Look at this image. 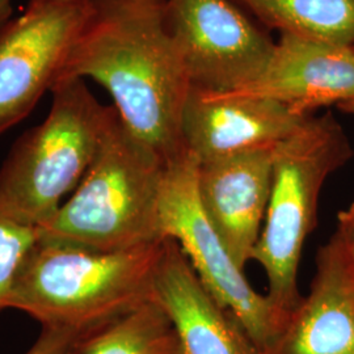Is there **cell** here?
I'll return each instance as SVG.
<instances>
[{"label": "cell", "mask_w": 354, "mask_h": 354, "mask_svg": "<svg viewBox=\"0 0 354 354\" xmlns=\"http://www.w3.org/2000/svg\"><path fill=\"white\" fill-rule=\"evenodd\" d=\"M12 13L11 0H0V26L6 24L12 17Z\"/></svg>", "instance_id": "d6986e66"}, {"label": "cell", "mask_w": 354, "mask_h": 354, "mask_svg": "<svg viewBox=\"0 0 354 354\" xmlns=\"http://www.w3.org/2000/svg\"><path fill=\"white\" fill-rule=\"evenodd\" d=\"M353 153L349 137L330 112L311 114L273 149L270 197L252 261L266 272L268 299L286 317L304 299L299 263L317 226L323 185Z\"/></svg>", "instance_id": "277c9868"}, {"label": "cell", "mask_w": 354, "mask_h": 354, "mask_svg": "<svg viewBox=\"0 0 354 354\" xmlns=\"http://www.w3.org/2000/svg\"><path fill=\"white\" fill-rule=\"evenodd\" d=\"M153 299L171 319L184 353L261 354L172 239H165L156 266Z\"/></svg>", "instance_id": "4fadbf2b"}, {"label": "cell", "mask_w": 354, "mask_h": 354, "mask_svg": "<svg viewBox=\"0 0 354 354\" xmlns=\"http://www.w3.org/2000/svg\"><path fill=\"white\" fill-rule=\"evenodd\" d=\"M228 93L276 100L304 115L354 102V48L279 35L263 74Z\"/></svg>", "instance_id": "8fae6325"}, {"label": "cell", "mask_w": 354, "mask_h": 354, "mask_svg": "<svg viewBox=\"0 0 354 354\" xmlns=\"http://www.w3.org/2000/svg\"><path fill=\"white\" fill-rule=\"evenodd\" d=\"M198 160L181 152L165 165L159 205L160 231L176 241L203 285L235 317L261 354L279 340L289 317L253 289L234 261L197 196Z\"/></svg>", "instance_id": "8992f818"}, {"label": "cell", "mask_w": 354, "mask_h": 354, "mask_svg": "<svg viewBox=\"0 0 354 354\" xmlns=\"http://www.w3.org/2000/svg\"><path fill=\"white\" fill-rule=\"evenodd\" d=\"M68 77H89L106 89L124 125L165 163L185 151L181 125L192 84L163 4L95 0L58 83Z\"/></svg>", "instance_id": "6da1fadb"}, {"label": "cell", "mask_w": 354, "mask_h": 354, "mask_svg": "<svg viewBox=\"0 0 354 354\" xmlns=\"http://www.w3.org/2000/svg\"><path fill=\"white\" fill-rule=\"evenodd\" d=\"M266 97L190 88L183 142L200 163L274 149L310 117Z\"/></svg>", "instance_id": "9c48e42d"}, {"label": "cell", "mask_w": 354, "mask_h": 354, "mask_svg": "<svg viewBox=\"0 0 354 354\" xmlns=\"http://www.w3.org/2000/svg\"><path fill=\"white\" fill-rule=\"evenodd\" d=\"M140 1H146V3H152V4H163L165 0H140Z\"/></svg>", "instance_id": "44dd1931"}, {"label": "cell", "mask_w": 354, "mask_h": 354, "mask_svg": "<svg viewBox=\"0 0 354 354\" xmlns=\"http://www.w3.org/2000/svg\"><path fill=\"white\" fill-rule=\"evenodd\" d=\"M337 108L342 111V112H345V113L354 115V102H344L342 105H339Z\"/></svg>", "instance_id": "ffe728a7"}, {"label": "cell", "mask_w": 354, "mask_h": 354, "mask_svg": "<svg viewBox=\"0 0 354 354\" xmlns=\"http://www.w3.org/2000/svg\"><path fill=\"white\" fill-rule=\"evenodd\" d=\"M86 332L75 329L42 327L36 342L26 354H70L77 339Z\"/></svg>", "instance_id": "e0dca14e"}, {"label": "cell", "mask_w": 354, "mask_h": 354, "mask_svg": "<svg viewBox=\"0 0 354 354\" xmlns=\"http://www.w3.org/2000/svg\"><path fill=\"white\" fill-rule=\"evenodd\" d=\"M93 10L95 0H30L0 26V134L57 86Z\"/></svg>", "instance_id": "ba28073f"}, {"label": "cell", "mask_w": 354, "mask_h": 354, "mask_svg": "<svg viewBox=\"0 0 354 354\" xmlns=\"http://www.w3.org/2000/svg\"><path fill=\"white\" fill-rule=\"evenodd\" d=\"M42 124L13 145L0 167V212L32 227L46 225L88 171L113 114L84 83L61 80Z\"/></svg>", "instance_id": "5b68a950"}, {"label": "cell", "mask_w": 354, "mask_h": 354, "mask_svg": "<svg viewBox=\"0 0 354 354\" xmlns=\"http://www.w3.org/2000/svg\"><path fill=\"white\" fill-rule=\"evenodd\" d=\"M37 241V228L0 212V313L10 308L16 276Z\"/></svg>", "instance_id": "2e32d148"}, {"label": "cell", "mask_w": 354, "mask_h": 354, "mask_svg": "<svg viewBox=\"0 0 354 354\" xmlns=\"http://www.w3.org/2000/svg\"><path fill=\"white\" fill-rule=\"evenodd\" d=\"M165 241L100 252L38 239L16 276L10 308L48 328L102 327L153 299Z\"/></svg>", "instance_id": "3957f363"}, {"label": "cell", "mask_w": 354, "mask_h": 354, "mask_svg": "<svg viewBox=\"0 0 354 354\" xmlns=\"http://www.w3.org/2000/svg\"><path fill=\"white\" fill-rule=\"evenodd\" d=\"M273 149L198 162L197 196L203 213L244 269L266 221L272 189Z\"/></svg>", "instance_id": "30bf717a"}, {"label": "cell", "mask_w": 354, "mask_h": 354, "mask_svg": "<svg viewBox=\"0 0 354 354\" xmlns=\"http://www.w3.org/2000/svg\"><path fill=\"white\" fill-rule=\"evenodd\" d=\"M70 354H185L171 319L155 299L83 333Z\"/></svg>", "instance_id": "9a60e30c"}, {"label": "cell", "mask_w": 354, "mask_h": 354, "mask_svg": "<svg viewBox=\"0 0 354 354\" xmlns=\"http://www.w3.org/2000/svg\"><path fill=\"white\" fill-rule=\"evenodd\" d=\"M279 35L354 48V0H235Z\"/></svg>", "instance_id": "5bb4252c"}, {"label": "cell", "mask_w": 354, "mask_h": 354, "mask_svg": "<svg viewBox=\"0 0 354 354\" xmlns=\"http://www.w3.org/2000/svg\"><path fill=\"white\" fill-rule=\"evenodd\" d=\"M315 264L308 295L264 354H354V260L337 232Z\"/></svg>", "instance_id": "7c38bea8"}, {"label": "cell", "mask_w": 354, "mask_h": 354, "mask_svg": "<svg viewBox=\"0 0 354 354\" xmlns=\"http://www.w3.org/2000/svg\"><path fill=\"white\" fill-rule=\"evenodd\" d=\"M163 20L196 88L228 93L247 87L276 48L269 30L235 0H165Z\"/></svg>", "instance_id": "52a82bcc"}, {"label": "cell", "mask_w": 354, "mask_h": 354, "mask_svg": "<svg viewBox=\"0 0 354 354\" xmlns=\"http://www.w3.org/2000/svg\"><path fill=\"white\" fill-rule=\"evenodd\" d=\"M337 234L354 260V201L337 216Z\"/></svg>", "instance_id": "ac0fdd59"}, {"label": "cell", "mask_w": 354, "mask_h": 354, "mask_svg": "<svg viewBox=\"0 0 354 354\" xmlns=\"http://www.w3.org/2000/svg\"><path fill=\"white\" fill-rule=\"evenodd\" d=\"M165 165L113 111L88 171L38 239L100 252L165 241L159 205Z\"/></svg>", "instance_id": "7a4b0ae2"}]
</instances>
